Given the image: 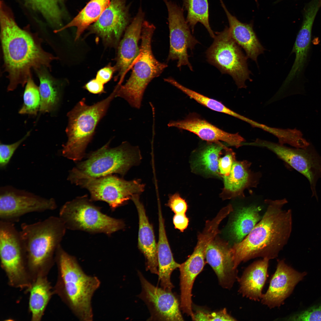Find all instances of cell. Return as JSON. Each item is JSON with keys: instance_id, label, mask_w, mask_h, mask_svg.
I'll list each match as a JSON object with an SVG mask.
<instances>
[{"instance_id": "1", "label": "cell", "mask_w": 321, "mask_h": 321, "mask_svg": "<svg viewBox=\"0 0 321 321\" xmlns=\"http://www.w3.org/2000/svg\"><path fill=\"white\" fill-rule=\"evenodd\" d=\"M1 4V40L4 71L7 73L8 91L19 85L24 86L32 77V69H51V63L57 59L45 51L42 39L29 30L21 28L3 5Z\"/></svg>"}, {"instance_id": "2", "label": "cell", "mask_w": 321, "mask_h": 321, "mask_svg": "<svg viewBox=\"0 0 321 321\" xmlns=\"http://www.w3.org/2000/svg\"><path fill=\"white\" fill-rule=\"evenodd\" d=\"M286 199H266V211L251 232L232 247L235 266L256 257H276L287 244L292 230L291 209L284 210Z\"/></svg>"}, {"instance_id": "3", "label": "cell", "mask_w": 321, "mask_h": 321, "mask_svg": "<svg viewBox=\"0 0 321 321\" xmlns=\"http://www.w3.org/2000/svg\"><path fill=\"white\" fill-rule=\"evenodd\" d=\"M55 262L58 276L53 287L54 294L79 320L92 321V298L100 286V280L96 276L86 274L75 257L66 252L61 245L56 251Z\"/></svg>"}, {"instance_id": "4", "label": "cell", "mask_w": 321, "mask_h": 321, "mask_svg": "<svg viewBox=\"0 0 321 321\" xmlns=\"http://www.w3.org/2000/svg\"><path fill=\"white\" fill-rule=\"evenodd\" d=\"M66 229L61 219L55 216L21 224L20 233L32 282L39 276H47L55 262L56 251Z\"/></svg>"}, {"instance_id": "5", "label": "cell", "mask_w": 321, "mask_h": 321, "mask_svg": "<svg viewBox=\"0 0 321 321\" xmlns=\"http://www.w3.org/2000/svg\"><path fill=\"white\" fill-rule=\"evenodd\" d=\"M115 96L114 89L107 98L91 106L87 105L83 98L68 112V122L66 130L68 140L63 145V156L75 161L84 158L97 125Z\"/></svg>"}, {"instance_id": "6", "label": "cell", "mask_w": 321, "mask_h": 321, "mask_svg": "<svg viewBox=\"0 0 321 321\" xmlns=\"http://www.w3.org/2000/svg\"><path fill=\"white\" fill-rule=\"evenodd\" d=\"M155 27L152 23L144 21L141 33L140 52L132 67L129 79L124 85L115 88L116 97L125 100L132 107L139 109L145 91L149 83L159 76L167 67L158 61L153 54L151 41Z\"/></svg>"}, {"instance_id": "7", "label": "cell", "mask_w": 321, "mask_h": 321, "mask_svg": "<svg viewBox=\"0 0 321 321\" xmlns=\"http://www.w3.org/2000/svg\"><path fill=\"white\" fill-rule=\"evenodd\" d=\"M87 195L66 202L61 208L59 217L67 229L110 235L123 228V221L102 213Z\"/></svg>"}, {"instance_id": "8", "label": "cell", "mask_w": 321, "mask_h": 321, "mask_svg": "<svg viewBox=\"0 0 321 321\" xmlns=\"http://www.w3.org/2000/svg\"><path fill=\"white\" fill-rule=\"evenodd\" d=\"M68 179L87 189L92 201L106 202L112 210L131 199L133 195L142 192L144 187L138 180L127 181L112 174L92 177L81 173L75 168L70 172Z\"/></svg>"}, {"instance_id": "9", "label": "cell", "mask_w": 321, "mask_h": 321, "mask_svg": "<svg viewBox=\"0 0 321 321\" xmlns=\"http://www.w3.org/2000/svg\"><path fill=\"white\" fill-rule=\"evenodd\" d=\"M109 142L91 152L85 160L75 167L81 173L92 177H99L117 173L124 175L140 159L138 147L126 142L111 148Z\"/></svg>"}, {"instance_id": "10", "label": "cell", "mask_w": 321, "mask_h": 321, "mask_svg": "<svg viewBox=\"0 0 321 321\" xmlns=\"http://www.w3.org/2000/svg\"><path fill=\"white\" fill-rule=\"evenodd\" d=\"M0 258L10 286L23 289L29 286L25 251L14 223L0 221Z\"/></svg>"}, {"instance_id": "11", "label": "cell", "mask_w": 321, "mask_h": 321, "mask_svg": "<svg viewBox=\"0 0 321 321\" xmlns=\"http://www.w3.org/2000/svg\"><path fill=\"white\" fill-rule=\"evenodd\" d=\"M214 41L206 52L207 61L218 68L222 74L232 77L239 88L246 87L245 81L251 80L248 58L232 38L229 27L216 32Z\"/></svg>"}, {"instance_id": "12", "label": "cell", "mask_w": 321, "mask_h": 321, "mask_svg": "<svg viewBox=\"0 0 321 321\" xmlns=\"http://www.w3.org/2000/svg\"><path fill=\"white\" fill-rule=\"evenodd\" d=\"M164 1L168 10L169 32L170 47L167 60H177V66L180 69L182 66L187 65L192 71L188 50H193L199 42L191 33L184 17L183 9L171 1Z\"/></svg>"}, {"instance_id": "13", "label": "cell", "mask_w": 321, "mask_h": 321, "mask_svg": "<svg viewBox=\"0 0 321 321\" xmlns=\"http://www.w3.org/2000/svg\"><path fill=\"white\" fill-rule=\"evenodd\" d=\"M255 145L265 147L309 180L313 195L317 198L316 182L321 177V157L314 150L308 148H290L283 145L257 139Z\"/></svg>"}, {"instance_id": "14", "label": "cell", "mask_w": 321, "mask_h": 321, "mask_svg": "<svg viewBox=\"0 0 321 321\" xmlns=\"http://www.w3.org/2000/svg\"><path fill=\"white\" fill-rule=\"evenodd\" d=\"M137 274L141 291L138 295L146 305L149 311V321H183L180 304L172 292L155 286L139 270Z\"/></svg>"}, {"instance_id": "15", "label": "cell", "mask_w": 321, "mask_h": 321, "mask_svg": "<svg viewBox=\"0 0 321 321\" xmlns=\"http://www.w3.org/2000/svg\"><path fill=\"white\" fill-rule=\"evenodd\" d=\"M57 207L52 198L18 190H3L0 195V221L14 223L28 213L53 210Z\"/></svg>"}, {"instance_id": "16", "label": "cell", "mask_w": 321, "mask_h": 321, "mask_svg": "<svg viewBox=\"0 0 321 321\" xmlns=\"http://www.w3.org/2000/svg\"><path fill=\"white\" fill-rule=\"evenodd\" d=\"M130 21L129 7L126 0H111L90 29L106 43L117 45Z\"/></svg>"}, {"instance_id": "17", "label": "cell", "mask_w": 321, "mask_h": 321, "mask_svg": "<svg viewBox=\"0 0 321 321\" xmlns=\"http://www.w3.org/2000/svg\"><path fill=\"white\" fill-rule=\"evenodd\" d=\"M144 16V12L140 6L119 43L115 66L118 72L117 78H119V84H121L126 73L132 67L140 54L138 43L141 39Z\"/></svg>"}, {"instance_id": "18", "label": "cell", "mask_w": 321, "mask_h": 321, "mask_svg": "<svg viewBox=\"0 0 321 321\" xmlns=\"http://www.w3.org/2000/svg\"><path fill=\"white\" fill-rule=\"evenodd\" d=\"M306 273L299 272L278 260L276 270L270 279L266 292L262 294L261 302L270 308L279 307L292 292L295 285Z\"/></svg>"}, {"instance_id": "19", "label": "cell", "mask_w": 321, "mask_h": 321, "mask_svg": "<svg viewBox=\"0 0 321 321\" xmlns=\"http://www.w3.org/2000/svg\"><path fill=\"white\" fill-rule=\"evenodd\" d=\"M205 259L215 273L220 284L224 288H231L237 278L232 247L228 243L216 238L208 245Z\"/></svg>"}, {"instance_id": "20", "label": "cell", "mask_w": 321, "mask_h": 321, "mask_svg": "<svg viewBox=\"0 0 321 321\" xmlns=\"http://www.w3.org/2000/svg\"><path fill=\"white\" fill-rule=\"evenodd\" d=\"M168 126L193 133L207 142L217 143L222 141L238 148L242 145L245 141V139L238 133L225 132L202 119L195 113L189 114L182 120L171 121Z\"/></svg>"}, {"instance_id": "21", "label": "cell", "mask_w": 321, "mask_h": 321, "mask_svg": "<svg viewBox=\"0 0 321 321\" xmlns=\"http://www.w3.org/2000/svg\"><path fill=\"white\" fill-rule=\"evenodd\" d=\"M321 5V0H312L305 10L302 25L292 51L295 54V61L286 82L298 75L304 67L310 48L313 23Z\"/></svg>"}, {"instance_id": "22", "label": "cell", "mask_w": 321, "mask_h": 321, "mask_svg": "<svg viewBox=\"0 0 321 321\" xmlns=\"http://www.w3.org/2000/svg\"><path fill=\"white\" fill-rule=\"evenodd\" d=\"M251 164L246 160L234 161L229 174L222 177L224 187L220 196L223 199L243 198L245 189L256 187L259 174L251 170Z\"/></svg>"}, {"instance_id": "23", "label": "cell", "mask_w": 321, "mask_h": 321, "mask_svg": "<svg viewBox=\"0 0 321 321\" xmlns=\"http://www.w3.org/2000/svg\"><path fill=\"white\" fill-rule=\"evenodd\" d=\"M131 199L134 203L138 213V246L145 257L146 270L158 275L157 244L152 226L149 222L144 205L139 200V194L133 195Z\"/></svg>"}, {"instance_id": "24", "label": "cell", "mask_w": 321, "mask_h": 321, "mask_svg": "<svg viewBox=\"0 0 321 321\" xmlns=\"http://www.w3.org/2000/svg\"><path fill=\"white\" fill-rule=\"evenodd\" d=\"M205 254L194 250L184 262L180 264V308L185 313L194 319L192 310V290L195 280L202 271L205 265Z\"/></svg>"}, {"instance_id": "25", "label": "cell", "mask_w": 321, "mask_h": 321, "mask_svg": "<svg viewBox=\"0 0 321 321\" xmlns=\"http://www.w3.org/2000/svg\"><path fill=\"white\" fill-rule=\"evenodd\" d=\"M159 237L157 244L158 281L165 290L172 291L174 286L171 279L172 272L180 264L174 260L167 238L160 205L158 206Z\"/></svg>"}, {"instance_id": "26", "label": "cell", "mask_w": 321, "mask_h": 321, "mask_svg": "<svg viewBox=\"0 0 321 321\" xmlns=\"http://www.w3.org/2000/svg\"><path fill=\"white\" fill-rule=\"evenodd\" d=\"M219 1L226 15L232 38L244 49L247 58L257 62L258 56L263 53L265 49L258 40L253 30L252 24L240 22L230 13L223 0Z\"/></svg>"}, {"instance_id": "27", "label": "cell", "mask_w": 321, "mask_h": 321, "mask_svg": "<svg viewBox=\"0 0 321 321\" xmlns=\"http://www.w3.org/2000/svg\"><path fill=\"white\" fill-rule=\"evenodd\" d=\"M269 260L263 258L254 262L245 269L238 279L239 291L243 296L254 301L261 299L268 276Z\"/></svg>"}, {"instance_id": "28", "label": "cell", "mask_w": 321, "mask_h": 321, "mask_svg": "<svg viewBox=\"0 0 321 321\" xmlns=\"http://www.w3.org/2000/svg\"><path fill=\"white\" fill-rule=\"evenodd\" d=\"M28 292L30 293L29 309L31 314V320L40 321L52 296L54 294L47 276L37 277L32 283Z\"/></svg>"}, {"instance_id": "29", "label": "cell", "mask_w": 321, "mask_h": 321, "mask_svg": "<svg viewBox=\"0 0 321 321\" xmlns=\"http://www.w3.org/2000/svg\"><path fill=\"white\" fill-rule=\"evenodd\" d=\"M261 210L260 207L252 205L242 207L235 213L230 231L235 243L242 240L261 219Z\"/></svg>"}, {"instance_id": "30", "label": "cell", "mask_w": 321, "mask_h": 321, "mask_svg": "<svg viewBox=\"0 0 321 321\" xmlns=\"http://www.w3.org/2000/svg\"><path fill=\"white\" fill-rule=\"evenodd\" d=\"M48 70L46 68H42L35 70L40 81L39 87L41 102L39 110L42 113L54 110L60 98L59 84Z\"/></svg>"}, {"instance_id": "31", "label": "cell", "mask_w": 321, "mask_h": 321, "mask_svg": "<svg viewBox=\"0 0 321 321\" xmlns=\"http://www.w3.org/2000/svg\"><path fill=\"white\" fill-rule=\"evenodd\" d=\"M111 0H90L69 23L55 31L56 33L71 27L77 28L75 40L78 39L90 24L95 22L109 5Z\"/></svg>"}, {"instance_id": "32", "label": "cell", "mask_w": 321, "mask_h": 321, "mask_svg": "<svg viewBox=\"0 0 321 321\" xmlns=\"http://www.w3.org/2000/svg\"><path fill=\"white\" fill-rule=\"evenodd\" d=\"M207 143L198 154L195 165L205 173L221 177L218 169V161L223 150L227 147L221 142Z\"/></svg>"}, {"instance_id": "33", "label": "cell", "mask_w": 321, "mask_h": 321, "mask_svg": "<svg viewBox=\"0 0 321 321\" xmlns=\"http://www.w3.org/2000/svg\"><path fill=\"white\" fill-rule=\"evenodd\" d=\"M182 7L187 12L186 20L193 33L198 23L202 24L210 36L214 38L215 35L212 29L209 21L208 0H182Z\"/></svg>"}, {"instance_id": "34", "label": "cell", "mask_w": 321, "mask_h": 321, "mask_svg": "<svg viewBox=\"0 0 321 321\" xmlns=\"http://www.w3.org/2000/svg\"><path fill=\"white\" fill-rule=\"evenodd\" d=\"M166 81L200 104L211 110L226 114L239 119H240L241 117V115L227 108L221 102L206 97L184 86L172 77L168 78L166 79Z\"/></svg>"}, {"instance_id": "35", "label": "cell", "mask_w": 321, "mask_h": 321, "mask_svg": "<svg viewBox=\"0 0 321 321\" xmlns=\"http://www.w3.org/2000/svg\"><path fill=\"white\" fill-rule=\"evenodd\" d=\"M34 10L40 12L52 24L60 25L62 0H24Z\"/></svg>"}, {"instance_id": "36", "label": "cell", "mask_w": 321, "mask_h": 321, "mask_svg": "<svg viewBox=\"0 0 321 321\" xmlns=\"http://www.w3.org/2000/svg\"><path fill=\"white\" fill-rule=\"evenodd\" d=\"M23 103L19 111L21 114L36 115L40 110L41 98L39 87L32 77L26 83L23 96Z\"/></svg>"}, {"instance_id": "37", "label": "cell", "mask_w": 321, "mask_h": 321, "mask_svg": "<svg viewBox=\"0 0 321 321\" xmlns=\"http://www.w3.org/2000/svg\"><path fill=\"white\" fill-rule=\"evenodd\" d=\"M195 321H235L236 320L229 315L224 309L219 311L209 313L202 310L197 311L194 314Z\"/></svg>"}, {"instance_id": "38", "label": "cell", "mask_w": 321, "mask_h": 321, "mask_svg": "<svg viewBox=\"0 0 321 321\" xmlns=\"http://www.w3.org/2000/svg\"><path fill=\"white\" fill-rule=\"evenodd\" d=\"M30 131L28 132L24 137L13 143L6 144L0 143V166L3 168L5 167L9 162L14 152L22 142L29 136Z\"/></svg>"}, {"instance_id": "39", "label": "cell", "mask_w": 321, "mask_h": 321, "mask_svg": "<svg viewBox=\"0 0 321 321\" xmlns=\"http://www.w3.org/2000/svg\"><path fill=\"white\" fill-rule=\"evenodd\" d=\"M293 321H321V305L314 306L289 317Z\"/></svg>"}, {"instance_id": "40", "label": "cell", "mask_w": 321, "mask_h": 321, "mask_svg": "<svg viewBox=\"0 0 321 321\" xmlns=\"http://www.w3.org/2000/svg\"><path fill=\"white\" fill-rule=\"evenodd\" d=\"M225 151V155L220 157L218 161V169L222 177L229 174L233 163L236 160L235 153L232 150L227 148Z\"/></svg>"}, {"instance_id": "41", "label": "cell", "mask_w": 321, "mask_h": 321, "mask_svg": "<svg viewBox=\"0 0 321 321\" xmlns=\"http://www.w3.org/2000/svg\"><path fill=\"white\" fill-rule=\"evenodd\" d=\"M166 204L175 214H186L188 207L187 203L179 193L170 195Z\"/></svg>"}, {"instance_id": "42", "label": "cell", "mask_w": 321, "mask_h": 321, "mask_svg": "<svg viewBox=\"0 0 321 321\" xmlns=\"http://www.w3.org/2000/svg\"><path fill=\"white\" fill-rule=\"evenodd\" d=\"M116 69L115 66H112L110 64H108L97 72L96 78L104 84L111 79Z\"/></svg>"}, {"instance_id": "43", "label": "cell", "mask_w": 321, "mask_h": 321, "mask_svg": "<svg viewBox=\"0 0 321 321\" xmlns=\"http://www.w3.org/2000/svg\"><path fill=\"white\" fill-rule=\"evenodd\" d=\"M104 84L95 78L88 82L84 87L92 93L100 94L105 92Z\"/></svg>"}, {"instance_id": "44", "label": "cell", "mask_w": 321, "mask_h": 321, "mask_svg": "<svg viewBox=\"0 0 321 321\" xmlns=\"http://www.w3.org/2000/svg\"><path fill=\"white\" fill-rule=\"evenodd\" d=\"M173 221L175 228L182 232L187 228L189 219L186 214H175Z\"/></svg>"}, {"instance_id": "45", "label": "cell", "mask_w": 321, "mask_h": 321, "mask_svg": "<svg viewBox=\"0 0 321 321\" xmlns=\"http://www.w3.org/2000/svg\"><path fill=\"white\" fill-rule=\"evenodd\" d=\"M255 1L256 2H257V0H255Z\"/></svg>"}]
</instances>
